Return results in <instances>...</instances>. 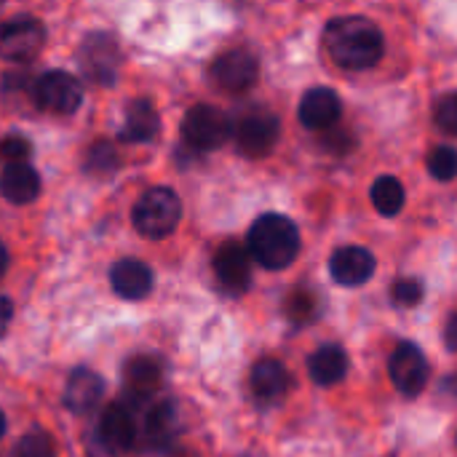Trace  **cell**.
Listing matches in <instances>:
<instances>
[{
    "label": "cell",
    "mask_w": 457,
    "mask_h": 457,
    "mask_svg": "<svg viewBox=\"0 0 457 457\" xmlns=\"http://www.w3.org/2000/svg\"><path fill=\"white\" fill-rule=\"evenodd\" d=\"M329 56L345 70H367L383 56V32L364 16H340L324 29Z\"/></svg>",
    "instance_id": "6da1fadb"
},
{
    "label": "cell",
    "mask_w": 457,
    "mask_h": 457,
    "mask_svg": "<svg viewBox=\"0 0 457 457\" xmlns=\"http://www.w3.org/2000/svg\"><path fill=\"white\" fill-rule=\"evenodd\" d=\"M249 254L268 270H281L300 252L297 225L284 214H262L249 230Z\"/></svg>",
    "instance_id": "7a4b0ae2"
},
{
    "label": "cell",
    "mask_w": 457,
    "mask_h": 457,
    "mask_svg": "<svg viewBox=\"0 0 457 457\" xmlns=\"http://www.w3.org/2000/svg\"><path fill=\"white\" fill-rule=\"evenodd\" d=\"M145 402H134V399H123L115 402L104 410V415L99 418V423L91 428L88 434V455L91 457H118L126 450H131L137 445L139 436V420H137V410Z\"/></svg>",
    "instance_id": "3957f363"
},
{
    "label": "cell",
    "mask_w": 457,
    "mask_h": 457,
    "mask_svg": "<svg viewBox=\"0 0 457 457\" xmlns=\"http://www.w3.org/2000/svg\"><path fill=\"white\" fill-rule=\"evenodd\" d=\"M131 220L139 236L161 241L177 230L182 220V201L171 187H150L137 201Z\"/></svg>",
    "instance_id": "277c9868"
},
{
    "label": "cell",
    "mask_w": 457,
    "mask_h": 457,
    "mask_svg": "<svg viewBox=\"0 0 457 457\" xmlns=\"http://www.w3.org/2000/svg\"><path fill=\"white\" fill-rule=\"evenodd\" d=\"M233 134L230 118L212 104H195L187 110L182 120V139L190 150L195 153H209L222 147Z\"/></svg>",
    "instance_id": "5b68a950"
},
{
    "label": "cell",
    "mask_w": 457,
    "mask_h": 457,
    "mask_svg": "<svg viewBox=\"0 0 457 457\" xmlns=\"http://www.w3.org/2000/svg\"><path fill=\"white\" fill-rule=\"evenodd\" d=\"M78 62L86 75V80L96 86H112L118 80L120 67V48L112 35L107 32H91L80 40Z\"/></svg>",
    "instance_id": "8992f818"
},
{
    "label": "cell",
    "mask_w": 457,
    "mask_h": 457,
    "mask_svg": "<svg viewBox=\"0 0 457 457\" xmlns=\"http://www.w3.org/2000/svg\"><path fill=\"white\" fill-rule=\"evenodd\" d=\"M32 99L40 110L56 112V115H72L83 102V86L78 78H72L64 70H51L35 78L32 83Z\"/></svg>",
    "instance_id": "52a82bcc"
},
{
    "label": "cell",
    "mask_w": 457,
    "mask_h": 457,
    "mask_svg": "<svg viewBox=\"0 0 457 457\" xmlns=\"http://www.w3.org/2000/svg\"><path fill=\"white\" fill-rule=\"evenodd\" d=\"M233 134H236L238 153H244L249 158H262L276 147V142L281 137V123L273 112L254 110L233 126Z\"/></svg>",
    "instance_id": "ba28073f"
},
{
    "label": "cell",
    "mask_w": 457,
    "mask_h": 457,
    "mask_svg": "<svg viewBox=\"0 0 457 457\" xmlns=\"http://www.w3.org/2000/svg\"><path fill=\"white\" fill-rule=\"evenodd\" d=\"M46 40V29L35 16H13L0 24V56L8 62L32 59Z\"/></svg>",
    "instance_id": "9c48e42d"
},
{
    "label": "cell",
    "mask_w": 457,
    "mask_h": 457,
    "mask_svg": "<svg viewBox=\"0 0 457 457\" xmlns=\"http://www.w3.org/2000/svg\"><path fill=\"white\" fill-rule=\"evenodd\" d=\"M388 372L404 396H418L428 383V361L415 343H399L391 353Z\"/></svg>",
    "instance_id": "30bf717a"
},
{
    "label": "cell",
    "mask_w": 457,
    "mask_h": 457,
    "mask_svg": "<svg viewBox=\"0 0 457 457\" xmlns=\"http://www.w3.org/2000/svg\"><path fill=\"white\" fill-rule=\"evenodd\" d=\"M260 75V64L254 59V54L244 51V48H233L228 54H222L214 64H212V80L225 88V91H246L254 86Z\"/></svg>",
    "instance_id": "8fae6325"
},
{
    "label": "cell",
    "mask_w": 457,
    "mask_h": 457,
    "mask_svg": "<svg viewBox=\"0 0 457 457\" xmlns=\"http://www.w3.org/2000/svg\"><path fill=\"white\" fill-rule=\"evenodd\" d=\"M214 273L217 281L228 289V292H244L252 281V254L249 249H244L241 244L230 241L225 246L217 249L214 254Z\"/></svg>",
    "instance_id": "7c38bea8"
},
{
    "label": "cell",
    "mask_w": 457,
    "mask_h": 457,
    "mask_svg": "<svg viewBox=\"0 0 457 457\" xmlns=\"http://www.w3.org/2000/svg\"><path fill=\"white\" fill-rule=\"evenodd\" d=\"M343 102L332 88H311L300 102V123L313 131H327L340 120Z\"/></svg>",
    "instance_id": "4fadbf2b"
},
{
    "label": "cell",
    "mask_w": 457,
    "mask_h": 457,
    "mask_svg": "<svg viewBox=\"0 0 457 457\" xmlns=\"http://www.w3.org/2000/svg\"><path fill=\"white\" fill-rule=\"evenodd\" d=\"M329 273L343 287H361L375 273V257L364 246H343L332 254Z\"/></svg>",
    "instance_id": "5bb4252c"
},
{
    "label": "cell",
    "mask_w": 457,
    "mask_h": 457,
    "mask_svg": "<svg viewBox=\"0 0 457 457\" xmlns=\"http://www.w3.org/2000/svg\"><path fill=\"white\" fill-rule=\"evenodd\" d=\"M292 391L289 370L276 359H262L252 370V394L260 404H276Z\"/></svg>",
    "instance_id": "9a60e30c"
},
{
    "label": "cell",
    "mask_w": 457,
    "mask_h": 457,
    "mask_svg": "<svg viewBox=\"0 0 457 457\" xmlns=\"http://www.w3.org/2000/svg\"><path fill=\"white\" fill-rule=\"evenodd\" d=\"M104 396V380L94 370H75L64 386V407L72 415H88Z\"/></svg>",
    "instance_id": "2e32d148"
},
{
    "label": "cell",
    "mask_w": 457,
    "mask_h": 457,
    "mask_svg": "<svg viewBox=\"0 0 457 457\" xmlns=\"http://www.w3.org/2000/svg\"><path fill=\"white\" fill-rule=\"evenodd\" d=\"M177 410L171 402H155V404H142V426H139V436L150 450L166 447L169 439L177 434Z\"/></svg>",
    "instance_id": "e0dca14e"
},
{
    "label": "cell",
    "mask_w": 457,
    "mask_h": 457,
    "mask_svg": "<svg viewBox=\"0 0 457 457\" xmlns=\"http://www.w3.org/2000/svg\"><path fill=\"white\" fill-rule=\"evenodd\" d=\"M0 193L16 206L32 204L40 195V174L27 161L5 163V169L0 171Z\"/></svg>",
    "instance_id": "ac0fdd59"
},
{
    "label": "cell",
    "mask_w": 457,
    "mask_h": 457,
    "mask_svg": "<svg viewBox=\"0 0 457 457\" xmlns=\"http://www.w3.org/2000/svg\"><path fill=\"white\" fill-rule=\"evenodd\" d=\"M161 380H163V367L153 356H134L123 367L126 396L134 402H150L153 394L161 388Z\"/></svg>",
    "instance_id": "d6986e66"
},
{
    "label": "cell",
    "mask_w": 457,
    "mask_h": 457,
    "mask_svg": "<svg viewBox=\"0 0 457 457\" xmlns=\"http://www.w3.org/2000/svg\"><path fill=\"white\" fill-rule=\"evenodd\" d=\"M110 284L123 300H142L153 289V270L142 260H118L110 270Z\"/></svg>",
    "instance_id": "ffe728a7"
},
{
    "label": "cell",
    "mask_w": 457,
    "mask_h": 457,
    "mask_svg": "<svg viewBox=\"0 0 457 457\" xmlns=\"http://www.w3.org/2000/svg\"><path fill=\"white\" fill-rule=\"evenodd\" d=\"M161 129V118L155 112V107L147 99H134L126 107V118H123V129H120V139L129 145H142L155 139Z\"/></svg>",
    "instance_id": "44dd1931"
},
{
    "label": "cell",
    "mask_w": 457,
    "mask_h": 457,
    "mask_svg": "<svg viewBox=\"0 0 457 457\" xmlns=\"http://www.w3.org/2000/svg\"><path fill=\"white\" fill-rule=\"evenodd\" d=\"M308 372L319 386H335L348 372V356L340 345H324L308 359Z\"/></svg>",
    "instance_id": "7402d4cb"
},
{
    "label": "cell",
    "mask_w": 457,
    "mask_h": 457,
    "mask_svg": "<svg viewBox=\"0 0 457 457\" xmlns=\"http://www.w3.org/2000/svg\"><path fill=\"white\" fill-rule=\"evenodd\" d=\"M372 204L383 217H394L404 206V187L396 177H380L372 185Z\"/></svg>",
    "instance_id": "603a6c76"
},
{
    "label": "cell",
    "mask_w": 457,
    "mask_h": 457,
    "mask_svg": "<svg viewBox=\"0 0 457 457\" xmlns=\"http://www.w3.org/2000/svg\"><path fill=\"white\" fill-rule=\"evenodd\" d=\"M83 169L91 174V177H110L115 169H118V153L110 142L99 139L94 142L88 150H86V158H83Z\"/></svg>",
    "instance_id": "cb8c5ba5"
},
{
    "label": "cell",
    "mask_w": 457,
    "mask_h": 457,
    "mask_svg": "<svg viewBox=\"0 0 457 457\" xmlns=\"http://www.w3.org/2000/svg\"><path fill=\"white\" fill-rule=\"evenodd\" d=\"M284 311H287V316H289L295 324H308V321L316 316V311H319V300H316V295H313L311 289H295V292L287 297Z\"/></svg>",
    "instance_id": "d4e9b609"
},
{
    "label": "cell",
    "mask_w": 457,
    "mask_h": 457,
    "mask_svg": "<svg viewBox=\"0 0 457 457\" xmlns=\"http://www.w3.org/2000/svg\"><path fill=\"white\" fill-rule=\"evenodd\" d=\"M428 171L439 182H450L457 177V150L439 145L428 153Z\"/></svg>",
    "instance_id": "484cf974"
},
{
    "label": "cell",
    "mask_w": 457,
    "mask_h": 457,
    "mask_svg": "<svg viewBox=\"0 0 457 457\" xmlns=\"http://www.w3.org/2000/svg\"><path fill=\"white\" fill-rule=\"evenodd\" d=\"M56 447L54 439L46 431H32L16 445V457H54Z\"/></svg>",
    "instance_id": "4316f807"
},
{
    "label": "cell",
    "mask_w": 457,
    "mask_h": 457,
    "mask_svg": "<svg viewBox=\"0 0 457 457\" xmlns=\"http://www.w3.org/2000/svg\"><path fill=\"white\" fill-rule=\"evenodd\" d=\"M391 297L396 305L402 308H412L423 300V284L415 281V278H399L394 287H391Z\"/></svg>",
    "instance_id": "83f0119b"
},
{
    "label": "cell",
    "mask_w": 457,
    "mask_h": 457,
    "mask_svg": "<svg viewBox=\"0 0 457 457\" xmlns=\"http://www.w3.org/2000/svg\"><path fill=\"white\" fill-rule=\"evenodd\" d=\"M434 118L439 123L442 131L447 134H455L457 137V91L455 94H447L436 102V110H434Z\"/></svg>",
    "instance_id": "f1b7e54d"
},
{
    "label": "cell",
    "mask_w": 457,
    "mask_h": 457,
    "mask_svg": "<svg viewBox=\"0 0 457 457\" xmlns=\"http://www.w3.org/2000/svg\"><path fill=\"white\" fill-rule=\"evenodd\" d=\"M29 153H32V145H29L24 137H19V134H8V137L0 139V158H3L5 163L27 161Z\"/></svg>",
    "instance_id": "f546056e"
},
{
    "label": "cell",
    "mask_w": 457,
    "mask_h": 457,
    "mask_svg": "<svg viewBox=\"0 0 457 457\" xmlns=\"http://www.w3.org/2000/svg\"><path fill=\"white\" fill-rule=\"evenodd\" d=\"M11 319H13V303H11L8 297H3V295H0V337L5 335V329H8V324H11Z\"/></svg>",
    "instance_id": "4dcf8cb0"
},
{
    "label": "cell",
    "mask_w": 457,
    "mask_h": 457,
    "mask_svg": "<svg viewBox=\"0 0 457 457\" xmlns=\"http://www.w3.org/2000/svg\"><path fill=\"white\" fill-rule=\"evenodd\" d=\"M442 394L457 399V375H450V378H445V380H442Z\"/></svg>",
    "instance_id": "1f68e13d"
},
{
    "label": "cell",
    "mask_w": 457,
    "mask_h": 457,
    "mask_svg": "<svg viewBox=\"0 0 457 457\" xmlns=\"http://www.w3.org/2000/svg\"><path fill=\"white\" fill-rule=\"evenodd\" d=\"M447 345L457 351V319L450 324V329H447Z\"/></svg>",
    "instance_id": "d6a6232c"
},
{
    "label": "cell",
    "mask_w": 457,
    "mask_h": 457,
    "mask_svg": "<svg viewBox=\"0 0 457 457\" xmlns=\"http://www.w3.org/2000/svg\"><path fill=\"white\" fill-rule=\"evenodd\" d=\"M5 268H8V252H5V246L0 241V276L5 273Z\"/></svg>",
    "instance_id": "836d02e7"
},
{
    "label": "cell",
    "mask_w": 457,
    "mask_h": 457,
    "mask_svg": "<svg viewBox=\"0 0 457 457\" xmlns=\"http://www.w3.org/2000/svg\"><path fill=\"white\" fill-rule=\"evenodd\" d=\"M3 434H5V415L0 412V439H3Z\"/></svg>",
    "instance_id": "e575fe53"
}]
</instances>
